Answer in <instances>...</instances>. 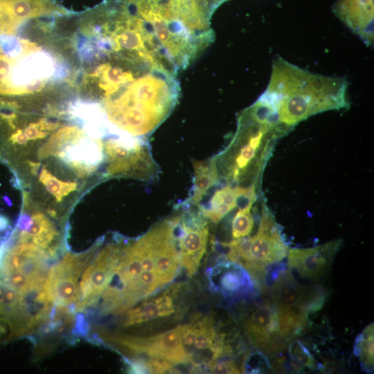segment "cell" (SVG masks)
Here are the masks:
<instances>
[{
    "label": "cell",
    "instance_id": "cell-34",
    "mask_svg": "<svg viewBox=\"0 0 374 374\" xmlns=\"http://www.w3.org/2000/svg\"><path fill=\"white\" fill-rule=\"evenodd\" d=\"M215 5L219 6L222 3L226 0H210Z\"/></svg>",
    "mask_w": 374,
    "mask_h": 374
},
{
    "label": "cell",
    "instance_id": "cell-30",
    "mask_svg": "<svg viewBox=\"0 0 374 374\" xmlns=\"http://www.w3.org/2000/svg\"><path fill=\"white\" fill-rule=\"evenodd\" d=\"M8 141L15 145H25L27 143L28 139L24 132L18 130L11 135Z\"/></svg>",
    "mask_w": 374,
    "mask_h": 374
},
{
    "label": "cell",
    "instance_id": "cell-25",
    "mask_svg": "<svg viewBox=\"0 0 374 374\" xmlns=\"http://www.w3.org/2000/svg\"><path fill=\"white\" fill-rule=\"evenodd\" d=\"M39 179L47 191L55 197L57 202H60L64 197L77 188L75 182L62 181L44 168L42 170Z\"/></svg>",
    "mask_w": 374,
    "mask_h": 374
},
{
    "label": "cell",
    "instance_id": "cell-3",
    "mask_svg": "<svg viewBox=\"0 0 374 374\" xmlns=\"http://www.w3.org/2000/svg\"><path fill=\"white\" fill-rule=\"evenodd\" d=\"M283 134L278 128L260 123L244 109L239 116L238 128L229 145L221 154L213 157L217 168L219 181L237 185L249 177L261 148L269 138Z\"/></svg>",
    "mask_w": 374,
    "mask_h": 374
},
{
    "label": "cell",
    "instance_id": "cell-31",
    "mask_svg": "<svg viewBox=\"0 0 374 374\" xmlns=\"http://www.w3.org/2000/svg\"><path fill=\"white\" fill-rule=\"evenodd\" d=\"M8 248V237H5L0 242V265L2 262L3 256Z\"/></svg>",
    "mask_w": 374,
    "mask_h": 374
},
{
    "label": "cell",
    "instance_id": "cell-19",
    "mask_svg": "<svg viewBox=\"0 0 374 374\" xmlns=\"http://www.w3.org/2000/svg\"><path fill=\"white\" fill-rule=\"evenodd\" d=\"M193 185L188 197L179 204L181 207H193L199 205L209 193L211 189L219 183V175L213 157L202 161H193Z\"/></svg>",
    "mask_w": 374,
    "mask_h": 374
},
{
    "label": "cell",
    "instance_id": "cell-14",
    "mask_svg": "<svg viewBox=\"0 0 374 374\" xmlns=\"http://www.w3.org/2000/svg\"><path fill=\"white\" fill-rule=\"evenodd\" d=\"M10 238L19 242H30L44 249L51 259L60 250L59 233L53 223L42 213H22Z\"/></svg>",
    "mask_w": 374,
    "mask_h": 374
},
{
    "label": "cell",
    "instance_id": "cell-16",
    "mask_svg": "<svg viewBox=\"0 0 374 374\" xmlns=\"http://www.w3.org/2000/svg\"><path fill=\"white\" fill-rule=\"evenodd\" d=\"M255 200L253 184L249 186L223 184L214 190L206 204L196 207L206 220L217 223L238 206Z\"/></svg>",
    "mask_w": 374,
    "mask_h": 374
},
{
    "label": "cell",
    "instance_id": "cell-33",
    "mask_svg": "<svg viewBox=\"0 0 374 374\" xmlns=\"http://www.w3.org/2000/svg\"><path fill=\"white\" fill-rule=\"evenodd\" d=\"M28 163L29 164V166L30 167L31 172L35 174L37 170H38L40 164L39 163H35V162H33V161H28Z\"/></svg>",
    "mask_w": 374,
    "mask_h": 374
},
{
    "label": "cell",
    "instance_id": "cell-8",
    "mask_svg": "<svg viewBox=\"0 0 374 374\" xmlns=\"http://www.w3.org/2000/svg\"><path fill=\"white\" fill-rule=\"evenodd\" d=\"M42 306L32 303L0 275V339L8 342L29 336L38 328Z\"/></svg>",
    "mask_w": 374,
    "mask_h": 374
},
{
    "label": "cell",
    "instance_id": "cell-2",
    "mask_svg": "<svg viewBox=\"0 0 374 374\" xmlns=\"http://www.w3.org/2000/svg\"><path fill=\"white\" fill-rule=\"evenodd\" d=\"M270 279L271 300L280 332L287 341L305 329L309 316L323 307L327 293L321 286L299 283L282 265L271 274Z\"/></svg>",
    "mask_w": 374,
    "mask_h": 374
},
{
    "label": "cell",
    "instance_id": "cell-13",
    "mask_svg": "<svg viewBox=\"0 0 374 374\" xmlns=\"http://www.w3.org/2000/svg\"><path fill=\"white\" fill-rule=\"evenodd\" d=\"M342 241L335 240L308 248H292L287 252V266L301 277L317 280L326 275L341 247Z\"/></svg>",
    "mask_w": 374,
    "mask_h": 374
},
{
    "label": "cell",
    "instance_id": "cell-22",
    "mask_svg": "<svg viewBox=\"0 0 374 374\" xmlns=\"http://www.w3.org/2000/svg\"><path fill=\"white\" fill-rule=\"evenodd\" d=\"M195 328V350H208L211 353V348L218 336L213 326L212 317L205 316L193 322Z\"/></svg>",
    "mask_w": 374,
    "mask_h": 374
},
{
    "label": "cell",
    "instance_id": "cell-28",
    "mask_svg": "<svg viewBox=\"0 0 374 374\" xmlns=\"http://www.w3.org/2000/svg\"><path fill=\"white\" fill-rule=\"evenodd\" d=\"M149 373H175L170 362L158 358L145 361Z\"/></svg>",
    "mask_w": 374,
    "mask_h": 374
},
{
    "label": "cell",
    "instance_id": "cell-5",
    "mask_svg": "<svg viewBox=\"0 0 374 374\" xmlns=\"http://www.w3.org/2000/svg\"><path fill=\"white\" fill-rule=\"evenodd\" d=\"M8 248L0 265V275L10 286L28 297L39 292L49 269L51 259L40 247L30 242L13 244Z\"/></svg>",
    "mask_w": 374,
    "mask_h": 374
},
{
    "label": "cell",
    "instance_id": "cell-23",
    "mask_svg": "<svg viewBox=\"0 0 374 374\" xmlns=\"http://www.w3.org/2000/svg\"><path fill=\"white\" fill-rule=\"evenodd\" d=\"M83 131L75 126H66L53 134L47 142L39 149L41 159L55 156L61 147L71 139L82 134Z\"/></svg>",
    "mask_w": 374,
    "mask_h": 374
},
{
    "label": "cell",
    "instance_id": "cell-10",
    "mask_svg": "<svg viewBox=\"0 0 374 374\" xmlns=\"http://www.w3.org/2000/svg\"><path fill=\"white\" fill-rule=\"evenodd\" d=\"M184 325L148 337L132 335H102L108 341L134 353L145 354L172 364H186L191 361L182 344Z\"/></svg>",
    "mask_w": 374,
    "mask_h": 374
},
{
    "label": "cell",
    "instance_id": "cell-15",
    "mask_svg": "<svg viewBox=\"0 0 374 374\" xmlns=\"http://www.w3.org/2000/svg\"><path fill=\"white\" fill-rule=\"evenodd\" d=\"M79 177L93 173L104 159L103 144L98 137H86L84 133L72 139L55 154Z\"/></svg>",
    "mask_w": 374,
    "mask_h": 374
},
{
    "label": "cell",
    "instance_id": "cell-21",
    "mask_svg": "<svg viewBox=\"0 0 374 374\" xmlns=\"http://www.w3.org/2000/svg\"><path fill=\"white\" fill-rule=\"evenodd\" d=\"M373 323L368 324L356 337L353 352L358 357L362 370L368 373H373Z\"/></svg>",
    "mask_w": 374,
    "mask_h": 374
},
{
    "label": "cell",
    "instance_id": "cell-9",
    "mask_svg": "<svg viewBox=\"0 0 374 374\" xmlns=\"http://www.w3.org/2000/svg\"><path fill=\"white\" fill-rule=\"evenodd\" d=\"M128 244L122 241L109 244L93 257L82 274L75 312L84 311L101 297L111 283Z\"/></svg>",
    "mask_w": 374,
    "mask_h": 374
},
{
    "label": "cell",
    "instance_id": "cell-26",
    "mask_svg": "<svg viewBox=\"0 0 374 374\" xmlns=\"http://www.w3.org/2000/svg\"><path fill=\"white\" fill-rule=\"evenodd\" d=\"M289 353L290 358H292L304 367L310 369H318L320 368L319 364L311 355L310 350L300 341H293L289 346Z\"/></svg>",
    "mask_w": 374,
    "mask_h": 374
},
{
    "label": "cell",
    "instance_id": "cell-24",
    "mask_svg": "<svg viewBox=\"0 0 374 374\" xmlns=\"http://www.w3.org/2000/svg\"><path fill=\"white\" fill-rule=\"evenodd\" d=\"M253 201L239 206L231 222V236L233 240L247 237L252 231L254 224L251 213Z\"/></svg>",
    "mask_w": 374,
    "mask_h": 374
},
{
    "label": "cell",
    "instance_id": "cell-20",
    "mask_svg": "<svg viewBox=\"0 0 374 374\" xmlns=\"http://www.w3.org/2000/svg\"><path fill=\"white\" fill-rule=\"evenodd\" d=\"M175 310L172 294L164 293L129 310L126 313L123 325L125 327H128L140 324L169 316Z\"/></svg>",
    "mask_w": 374,
    "mask_h": 374
},
{
    "label": "cell",
    "instance_id": "cell-7",
    "mask_svg": "<svg viewBox=\"0 0 374 374\" xmlns=\"http://www.w3.org/2000/svg\"><path fill=\"white\" fill-rule=\"evenodd\" d=\"M103 147L108 162L105 176L129 175L147 182L158 178L159 167L145 139L119 136L107 140Z\"/></svg>",
    "mask_w": 374,
    "mask_h": 374
},
{
    "label": "cell",
    "instance_id": "cell-12",
    "mask_svg": "<svg viewBox=\"0 0 374 374\" xmlns=\"http://www.w3.org/2000/svg\"><path fill=\"white\" fill-rule=\"evenodd\" d=\"M244 329L251 344L262 353L276 355L285 348L276 311L269 302L251 312L244 322Z\"/></svg>",
    "mask_w": 374,
    "mask_h": 374
},
{
    "label": "cell",
    "instance_id": "cell-32",
    "mask_svg": "<svg viewBox=\"0 0 374 374\" xmlns=\"http://www.w3.org/2000/svg\"><path fill=\"white\" fill-rule=\"evenodd\" d=\"M8 219L2 215H0V231L5 230L8 226Z\"/></svg>",
    "mask_w": 374,
    "mask_h": 374
},
{
    "label": "cell",
    "instance_id": "cell-18",
    "mask_svg": "<svg viewBox=\"0 0 374 374\" xmlns=\"http://www.w3.org/2000/svg\"><path fill=\"white\" fill-rule=\"evenodd\" d=\"M373 0H337V17L367 45L373 43Z\"/></svg>",
    "mask_w": 374,
    "mask_h": 374
},
{
    "label": "cell",
    "instance_id": "cell-17",
    "mask_svg": "<svg viewBox=\"0 0 374 374\" xmlns=\"http://www.w3.org/2000/svg\"><path fill=\"white\" fill-rule=\"evenodd\" d=\"M211 285L225 298L238 299L251 294L254 283L249 272L239 263L222 262L209 272Z\"/></svg>",
    "mask_w": 374,
    "mask_h": 374
},
{
    "label": "cell",
    "instance_id": "cell-11",
    "mask_svg": "<svg viewBox=\"0 0 374 374\" xmlns=\"http://www.w3.org/2000/svg\"><path fill=\"white\" fill-rule=\"evenodd\" d=\"M184 211L179 215L178 225V249L181 266L188 276L197 270L206 251L208 240L206 220L199 211L190 207H180Z\"/></svg>",
    "mask_w": 374,
    "mask_h": 374
},
{
    "label": "cell",
    "instance_id": "cell-1",
    "mask_svg": "<svg viewBox=\"0 0 374 374\" xmlns=\"http://www.w3.org/2000/svg\"><path fill=\"white\" fill-rule=\"evenodd\" d=\"M347 87L343 78L312 73L278 57L261 96L275 109L278 125L285 132L314 114L348 107Z\"/></svg>",
    "mask_w": 374,
    "mask_h": 374
},
{
    "label": "cell",
    "instance_id": "cell-6",
    "mask_svg": "<svg viewBox=\"0 0 374 374\" xmlns=\"http://www.w3.org/2000/svg\"><path fill=\"white\" fill-rule=\"evenodd\" d=\"M100 243L81 253H66L49 268L45 280L35 297L42 305H75L80 276L91 262Z\"/></svg>",
    "mask_w": 374,
    "mask_h": 374
},
{
    "label": "cell",
    "instance_id": "cell-4",
    "mask_svg": "<svg viewBox=\"0 0 374 374\" xmlns=\"http://www.w3.org/2000/svg\"><path fill=\"white\" fill-rule=\"evenodd\" d=\"M224 245L228 260L241 265L258 281L263 280L268 268L283 260L289 250L278 224L266 210L262 211L254 235L235 239Z\"/></svg>",
    "mask_w": 374,
    "mask_h": 374
},
{
    "label": "cell",
    "instance_id": "cell-29",
    "mask_svg": "<svg viewBox=\"0 0 374 374\" xmlns=\"http://www.w3.org/2000/svg\"><path fill=\"white\" fill-rule=\"evenodd\" d=\"M24 132L28 140H37L44 138L47 132L41 131L37 127L36 123L29 124L24 130Z\"/></svg>",
    "mask_w": 374,
    "mask_h": 374
},
{
    "label": "cell",
    "instance_id": "cell-27",
    "mask_svg": "<svg viewBox=\"0 0 374 374\" xmlns=\"http://www.w3.org/2000/svg\"><path fill=\"white\" fill-rule=\"evenodd\" d=\"M209 373H240V371L236 364L231 360L210 361L207 363Z\"/></svg>",
    "mask_w": 374,
    "mask_h": 374
}]
</instances>
